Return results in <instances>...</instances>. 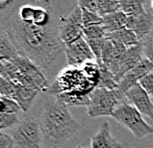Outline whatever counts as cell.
Masks as SVG:
<instances>
[{
  "instance_id": "7402d4cb",
  "label": "cell",
  "mask_w": 153,
  "mask_h": 148,
  "mask_svg": "<svg viewBox=\"0 0 153 148\" xmlns=\"http://www.w3.org/2000/svg\"><path fill=\"white\" fill-rule=\"evenodd\" d=\"M119 11V1L116 0H97V14L103 17L108 14Z\"/></svg>"
},
{
  "instance_id": "83f0119b",
  "label": "cell",
  "mask_w": 153,
  "mask_h": 148,
  "mask_svg": "<svg viewBox=\"0 0 153 148\" xmlns=\"http://www.w3.org/2000/svg\"><path fill=\"white\" fill-rule=\"evenodd\" d=\"M3 100V110L2 112L5 113H17L21 112V109L19 104L17 103L16 100H11V98H6L2 97Z\"/></svg>"
},
{
  "instance_id": "9c48e42d",
  "label": "cell",
  "mask_w": 153,
  "mask_h": 148,
  "mask_svg": "<svg viewBox=\"0 0 153 148\" xmlns=\"http://www.w3.org/2000/svg\"><path fill=\"white\" fill-rule=\"evenodd\" d=\"M128 103L134 106L142 115L153 120V103L151 97L139 84L135 85L124 94Z\"/></svg>"
},
{
  "instance_id": "277c9868",
  "label": "cell",
  "mask_w": 153,
  "mask_h": 148,
  "mask_svg": "<svg viewBox=\"0 0 153 148\" xmlns=\"http://www.w3.org/2000/svg\"><path fill=\"white\" fill-rule=\"evenodd\" d=\"M124 95L116 89L96 88L90 94V101L87 106L90 118L111 116L114 110L123 101Z\"/></svg>"
},
{
  "instance_id": "5b68a950",
  "label": "cell",
  "mask_w": 153,
  "mask_h": 148,
  "mask_svg": "<svg viewBox=\"0 0 153 148\" xmlns=\"http://www.w3.org/2000/svg\"><path fill=\"white\" fill-rule=\"evenodd\" d=\"M111 118L127 128L136 138H143L153 133V126L145 121L135 107L125 101L114 110Z\"/></svg>"
},
{
  "instance_id": "7c38bea8",
  "label": "cell",
  "mask_w": 153,
  "mask_h": 148,
  "mask_svg": "<svg viewBox=\"0 0 153 148\" xmlns=\"http://www.w3.org/2000/svg\"><path fill=\"white\" fill-rule=\"evenodd\" d=\"M126 47L111 39H105L102 50V63L114 75L119 62L126 51Z\"/></svg>"
},
{
  "instance_id": "2e32d148",
  "label": "cell",
  "mask_w": 153,
  "mask_h": 148,
  "mask_svg": "<svg viewBox=\"0 0 153 148\" xmlns=\"http://www.w3.org/2000/svg\"><path fill=\"white\" fill-rule=\"evenodd\" d=\"M127 16L120 10L114 12V13L108 14L102 17V27L106 34L114 33L122 28L126 27Z\"/></svg>"
},
{
  "instance_id": "6da1fadb",
  "label": "cell",
  "mask_w": 153,
  "mask_h": 148,
  "mask_svg": "<svg viewBox=\"0 0 153 148\" xmlns=\"http://www.w3.org/2000/svg\"><path fill=\"white\" fill-rule=\"evenodd\" d=\"M4 30L10 36L18 54L41 70L50 67L64 51L59 36V18L46 26H40L23 22L14 10L6 20Z\"/></svg>"
},
{
  "instance_id": "5bb4252c",
  "label": "cell",
  "mask_w": 153,
  "mask_h": 148,
  "mask_svg": "<svg viewBox=\"0 0 153 148\" xmlns=\"http://www.w3.org/2000/svg\"><path fill=\"white\" fill-rule=\"evenodd\" d=\"M91 148H122V144L112 136L108 121H103L93 135Z\"/></svg>"
},
{
  "instance_id": "ffe728a7",
  "label": "cell",
  "mask_w": 153,
  "mask_h": 148,
  "mask_svg": "<svg viewBox=\"0 0 153 148\" xmlns=\"http://www.w3.org/2000/svg\"><path fill=\"white\" fill-rule=\"evenodd\" d=\"M145 1L141 0H121L119 1V10L126 15V16H132V15L141 13L145 10Z\"/></svg>"
},
{
  "instance_id": "1f68e13d",
  "label": "cell",
  "mask_w": 153,
  "mask_h": 148,
  "mask_svg": "<svg viewBox=\"0 0 153 148\" xmlns=\"http://www.w3.org/2000/svg\"><path fill=\"white\" fill-rule=\"evenodd\" d=\"M2 68H3V66H2V61L0 60V74H1V72H2Z\"/></svg>"
},
{
  "instance_id": "4fadbf2b",
  "label": "cell",
  "mask_w": 153,
  "mask_h": 148,
  "mask_svg": "<svg viewBox=\"0 0 153 148\" xmlns=\"http://www.w3.org/2000/svg\"><path fill=\"white\" fill-rule=\"evenodd\" d=\"M143 58L144 56H143V51L140 43L138 45L133 46V47L127 48L114 74L116 83L119 84L125 74L135 67Z\"/></svg>"
},
{
  "instance_id": "ac0fdd59",
  "label": "cell",
  "mask_w": 153,
  "mask_h": 148,
  "mask_svg": "<svg viewBox=\"0 0 153 148\" xmlns=\"http://www.w3.org/2000/svg\"><path fill=\"white\" fill-rule=\"evenodd\" d=\"M106 38L114 40V41L124 45L126 48L133 47V46L138 45L140 43L138 38H137V36L135 35V33H133L131 30L127 29L126 27L118 31H115L114 33L108 34Z\"/></svg>"
},
{
  "instance_id": "484cf974",
  "label": "cell",
  "mask_w": 153,
  "mask_h": 148,
  "mask_svg": "<svg viewBox=\"0 0 153 148\" xmlns=\"http://www.w3.org/2000/svg\"><path fill=\"white\" fill-rule=\"evenodd\" d=\"M140 44L142 47L143 56L153 64V30L140 41Z\"/></svg>"
},
{
  "instance_id": "44dd1931",
  "label": "cell",
  "mask_w": 153,
  "mask_h": 148,
  "mask_svg": "<svg viewBox=\"0 0 153 148\" xmlns=\"http://www.w3.org/2000/svg\"><path fill=\"white\" fill-rule=\"evenodd\" d=\"M82 72L84 73V75L85 76L88 81H91L93 84L97 85L100 78V66L96 61H91L87 62L85 64L82 65Z\"/></svg>"
},
{
  "instance_id": "7a4b0ae2",
  "label": "cell",
  "mask_w": 153,
  "mask_h": 148,
  "mask_svg": "<svg viewBox=\"0 0 153 148\" xmlns=\"http://www.w3.org/2000/svg\"><path fill=\"white\" fill-rule=\"evenodd\" d=\"M38 122L43 141L55 148L72 140L82 130L81 124L71 115L68 106L52 95L43 101Z\"/></svg>"
},
{
  "instance_id": "f546056e",
  "label": "cell",
  "mask_w": 153,
  "mask_h": 148,
  "mask_svg": "<svg viewBox=\"0 0 153 148\" xmlns=\"http://www.w3.org/2000/svg\"><path fill=\"white\" fill-rule=\"evenodd\" d=\"M0 148H13V140L6 133H0Z\"/></svg>"
},
{
  "instance_id": "d6986e66",
  "label": "cell",
  "mask_w": 153,
  "mask_h": 148,
  "mask_svg": "<svg viewBox=\"0 0 153 148\" xmlns=\"http://www.w3.org/2000/svg\"><path fill=\"white\" fill-rule=\"evenodd\" d=\"M99 66H100V78H99V82H97V88L106 89H117L118 84L114 80V77L111 73V71L102 63H100Z\"/></svg>"
},
{
  "instance_id": "3957f363",
  "label": "cell",
  "mask_w": 153,
  "mask_h": 148,
  "mask_svg": "<svg viewBox=\"0 0 153 148\" xmlns=\"http://www.w3.org/2000/svg\"><path fill=\"white\" fill-rule=\"evenodd\" d=\"M96 85L85 78L81 69L68 67L49 87L52 97L68 106H88Z\"/></svg>"
},
{
  "instance_id": "4316f807",
  "label": "cell",
  "mask_w": 153,
  "mask_h": 148,
  "mask_svg": "<svg viewBox=\"0 0 153 148\" xmlns=\"http://www.w3.org/2000/svg\"><path fill=\"white\" fill-rule=\"evenodd\" d=\"M82 25L84 28L94 25H102V17L99 16L96 13L90 12L85 9H82Z\"/></svg>"
},
{
  "instance_id": "d6a6232c",
  "label": "cell",
  "mask_w": 153,
  "mask_h": 148,
  "mask_svg": "<svg viewBox=\"0 0 153 148\" xmlns=\"http://www.w3.org/2000/svg\"><path fill=\"white\" fill-rule=\"evenodd\" d=\"M75 148H88V147H84V146H82V145H78V146H76Z\"/></svg>"
},
{
  "instance_id": "603a6c76",
  "label": "cell",
  "mask_w": 153,
  "mask_h": 148,
  "mask_svg": "<svg viewBox=\"0 0 153 148\" xmlns=\"http://www.w3.org/2000/svg\"><path fill=\"white\" fill-rule=\"evenodd\" d=\"M0 97L14 100L16 98V87L13 82L0 77Z\"/></svg>"
},
{
  "instance_id": "8fae6325",
  "label": "cell",
  "mask_w": 153,
  "mask_h": 148,
  "mask_svg": "<svg viewBox=\"0 0 153 148\" xmlns=\"http://www.w3.org/2000/svg\"><path fill=\"white\" fill-rule=\"evenodd\" d=\"M126 28L135 33L139 42L153 30V11L146 8L141 13L127 17Z\"/></svg>"
},
{
  "instance_id": "9a60e30c",
  "label": "cell",
  "mask_w": 153,
  "mask_h": 148,
  "mask_svg": "<svg viewBox=\"0 0 153 148\" xmlns=\"http://www.w3.org/2000/svg\"><path fill=\"white\" fill-rule=\"evenodd\" d=\"M15 87H16V98H15V100L19 104L21 110L26 113L30 109L33 101L35 100V98L41 91H39L38 89L24 87L20 84H15Z\"/></svg>"
},
{
  "instance_id": "cb8c5ba5",
  "label": "cell",
  "mask_w": 153,
  "mask_h": 148,
  "mask_svg": "<svg viewBox=\"0 0 153 148\" xmlns=\"http://www.w3.org/2000/svg\"><path fill=\"white\" fill-rule=\"evenodd\" d=\"M82 37L85 39H106L108 34L103 29L102 25H94L84 28Z\"/></svg>"
},
{
  "instance_id": "52a82bcc",
  "label": "cell",
  "mask_w": 153,
  "mask_h": 148,
  "mask_svg": "<svg viewBox=\"0 0 153 148\" xmlns=\"http://www.w3.org/2000/svg\"><path fill=\"white\" fill-rule=\"evenodd\" d=\"M82 12L78 4L68 15L59 17V36L64 46L82 38Z\"/></svg>"
},
{
  "instance_id": "4dcf8cb0",
  "label": "cell",
  "mask_w": 153,
  "mask_h": 148,
  "mask_svg": "<svg viewBox=\"0 0 153 148\" xmlns=\"http://www.w3.org/2000/svg\"><path fill=\"white\" fill-rule=\"evenodd\" d=\"M3 110V100H2V97H0V112H2Z\"/></svg>"
},
{
  "instance_id": "30bf717a",
  "label": "cell",
  "mask_w": 153,
  "mask_h": 148,
  "mask_svg": "<svg viewBox=\"0 0 153 148\" xmlns=\"http://www.w3.org/2000/svg\"><path fill=\"white\" fill-rule=\"evenodd\" d=\"M152 71H153V64L149 60L146 59V58H143L135 67L132 68L130 71H128L125 74L120 83L118 84L117 91L121 94L124 95V94L128 89H130L135 85L139 84V82L147 74L152 72Z\"/></svg>"
},
{
  "instance_id": "e0dca14e",
  "label": "cell",
  "mask_w": 153,
  "mask_h": 148,
  "mask_svg": "<svg viewBox=\"0 0 153 148\" xmlns=\"http://www.w3.org/2000/svg\"><path fill=\"white\" fill-rule=\"evenodd\" d=\"M19 56L10 36L5 30L0 28V60L12 61Z\"/></svg>"
},
{
  "instance_id": "f1b7e54d",
  "label": "cell",
  "mask_w": 153,
  "mask_h": 148,
  "mask_svg": "<svg viewBox=\"0 0 153 148\" xmlns=\"http://www.w3.org/2000/svg\"><path fill=\"white\" fill-rule=\"evenodd\" d=\"M139 85L142 89L149 94V97L153 98V71L147 74L141 81L139 82Z\"/></svg>"
},
{
  "instance_id": "ba28073f",
  "label": "cell",
  "mask_w": 153,
  "mask_h": 148,
  "mask_svg": "<svg viewBox=\"0 0 153 148\" xmlns=\"http://www.w3.org/2000/svg\"><path fill=\"white\" fill-rule=\"evenodd\" d=\"M64 53L66 55L68 67L78 68L87 62L96 60V57L84 37L71 44L64 46Z\"/></svg>"
},
{
  "instance_id": "836d02e7",
  "label": "cell",
  "mask_w": 153,
  "mask_h": 148,
  "mask_svg": "<svg viewBox=\"0 0 153 148\" xmlns=\"http://www.w3.org/2000/svg\"><path fill=\"white\" fill-rule=\"evenodd\" d=\"M150 8H151V10L153 11V1H151V7Z\"/></svg>"
},
{
  "instance_id": "d4e9b609",
  "label": "cell",
  "mask_w": 153,
  "mask_h": 148,
  "mask_svg": "<svg viewBox=\"0 0 153 148\" xmlns=\"http://www.w3.org/2000/svg\"><path fill=\"white\" fill-rule=\"evenodd\" d=\"M20 119L18 118L16 113H5L0 112V133L3 129L13 128L19 123Z\"/></svg>"
},
{
  "instance_id": "8992f818",
  "label": "cell",
  "mask_w": 153,
  "mask_h": 148,
  "mask_svg": "<svg viewBox=\"0 0 153 148\" xmlns=\"http://www.w3.org/2000/svg\"><path fill=\"white\" fill-rule=\"evenodd\" d=\"M9 135L13 140V148H42V132L38 120L26 116L11 129Z\"/></svg>"
}]
</instances>
